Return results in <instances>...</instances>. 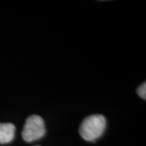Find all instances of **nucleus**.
<instances>
[{"label":"nucleus","mask_w":146,"mask_h":146,"mask_svg":"<svg viewBox=\"0 0 146 146\" xmlns=\"http://www.w3.org/2000/svg\"><path fill=\"white\" fill-rule=\"evenodd\" d=\"M106 126V120L104 115H89L82 121L80 126V135L85 141H96L103 134Z\"/></svg>","instance_id":"obj_1"},{"label":"nucleus","mask_w":146,"mask_h":146,"mask_svg":"<svg viewBox=\"0 0 146 146\" xmlns=\"http://www.w3.org/2000/svg\"><path fill=\"white\" fill-rule=\"evenodd\" d=\"M46 133L44 120L41 116L33 115L25 121L22 131V137L26 142H33L42 138Z\"/></svg>","instance_id":"obj_2"},{"label":"nucleus","mask_w":146,"mask_h":146,"mask_svg":"<svg viewBox=\"0 0 146 146\" xmlns=\"http://www.w3.org/2000/svg\"><path fill=\"white\" fill-rule=\"evenodd\" d=\"M16 127L11 123H0V144H7L14 139Z\"/></svg>","instance_id":"obj_3"},{"label":"nucleus","mask_w":146,"mask_h":146,"mask_svg":"<svg viewBox=\"0 0 146 146\" xmlns=\"http://www.w3.org/2000/svg\"><path fill=\"white\" fill-rule=\"evenodd\" d=\"M138 95L141 97V98L145 99L146 98V84L145 82H144L143 84H141V85L137 88L136 90Z\"/></svg>","instance_id":"obj_4"}]
</instances>
